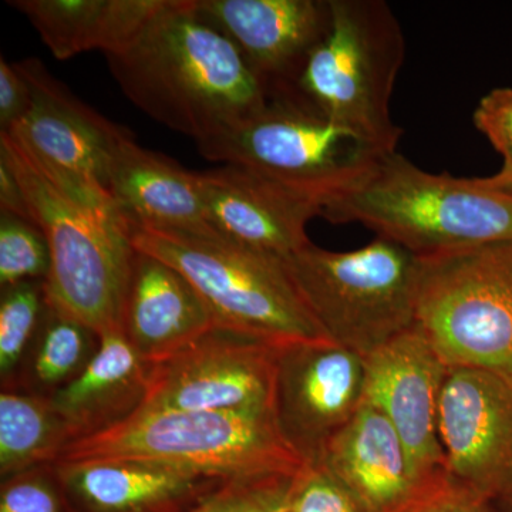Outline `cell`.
I'll return each instance as SVG.
<instances>
[{"instance_id": "34", "label": "cell", "mask_w": 512, "mask_h": 512, "mask_svg": "<svg viewBox=\"0 0 512 512\" xmlns=\"http://www.w3.org/2000/svg\"><path fill=\"white\" fill-rule=\"evenodd\" d=\"M481 180L495 190L512 195V168L503 167L497 174L491 175V177H481Z\"/></svg>"}, {"instance_id": "3", "label": "cell", "mask_w": 512, "mask_h": 512, "mask_svg": "<svg viewBox=\"0 0 512 512\" xmlns=\"http://www.w3.org/2000/svg\"><path fill=\"white\" fill-rule=\"evenodd\" d=\"M320 217L332 224L359 222L419 256L512 241V195L481 177L427 173L397 151L383 154Z\"/></svg>"}, {"instance_id": "5", "label": "cell", "mask_w": 512, "mask_h": 512, "mask_svg": "<svg viewBox=\"0 0 512 512\" xmlns=\"http://www.w3.org/2000/svg\"><path fill=\"white\" fill-rule=\"evenodd\" d=\"M130 229L137 251L173 266L197 289L215 329L275 348L329 340L282 259L221 235L137 225Z\"/></svg>"}, {"instance_id": "21", "label": "cell", "mask_w": 512, "mask_h": 512, "mask_svg": "<svg viewBox=\"0 0 512 512\" xmlns=\"http://www.w3.org/2000/svg\"><path fill=\"white\" fill-rule=\"evenodd\" d=\"M64 493L84 512H156L217 481L133 460L56 463Z\"/></svg>"}, {"instance_id": "22", "label": "cell", "mask_w": 512, "mask_h": 512, "mask_svg": "<svg viewBox=\"0 0 512 512\" xmlns=\"http://www.w3.org/2000/svg\"><path fill=\"white\" fill-rule=\"evenodd\" d=\"M165 0H9L59 60L130 45Z\"/></svg>"}, {"instance_id": "2", "label": "cell", "mask_w": 512, "mask_h": 512, "mask_svg": "<svg viewBox=\"0 0 512 512\" xmlns=\"http://www.w3.org/2000/svg\"><path fill=\"white\" fill-rule=\"evenodd\" d=\"M106 59L134 106L195 143L269 101L237 46L198 15L194 0H165L136 39Z\"/></svg>"}, {"instance_id": "7", "label": "cell", "mask_w": 512, "mask_h": 512, "mask_svg": "<svg viewBox=\"0 0 512 512\" xmlns=\"http://www.w3.org/2000/svg\"><path fill=\"white\" fill-rule=\"evenodd\" d=\"M286 262L303 301L336 345L367 356L416 325L419 255L376 237L349 252L312 242Z\"/></svg>"}, {"instance_id": "33", "label": "cell", "mask_w": 512, "mask_h": 512, "mask_svg": "<svg viewBox=\"0 0 512 512\" xmlns=\"http://www.w3.org/2000/svg\"><path fill=\"white\" fill-rule=\"evenodd\" d=\"M0 212L33 221L25 192L20 187L12 168L2 158H0Z\"/></svg>"}, {"instance_id": "27", "label": "cell", "mask_w": 512, "mask_h": 512, "mask_svg": "<svg viewBox=\"0 0 512 512\" xmlns=\"http://www.w3.org/2000/svg\"><path fill=\"white\" fill-rule=\"evenodd\" d=\"M293 477L229 481L187 512H286Z\"/></svg>"}, {"instance_id": "10", "label": "cell", "mask_w": 512, "mask_h": 512, "mask_svg": "<svg viewBox=\"0 0 512 512\" xmlns=\"http://www.w3.org/2000/svg\"><path fill=\"white\" fill-rule=\"evenodd\" d=\"M278 352L268 343L211 329L177 352L147 363L141 407L274 413Z\"/></svg>"}, {"instance_id": "8", "label": "cell", "mask_w": 512, "mask_h": 512, "mask_svg": "<svg viewBox=\"0 0 512 512\" xmlns=\"http://www.w3.org/2000/svg\"><path fill=\"white\" fill-rule=\"evenodd\" d=\"M419 259L416 325L441 359L512 380V241Z\"/></svg>"}, {"instance_id": "9", "label": "cell", "mask_w": 512, "mask_h": 512, "mask_svg": "<svg viewBox=\"0 0 512 512\" xmlns=\"http://www.w3.org/2000/svg\"><path fill=\"white\" fill-rule=\"evenodd\" d=\"M197 146L207 160L249 168L322 208L352 190L387 154L296 96L269 100L255 116Z\"/></svg>"}, {"instance_id": "4", "label": "cell", "mask_w": 512, "mask_h": 512, "mask_svg": "<svg viewBox=\"0 0 512 512\" xmlns=\"http://www.w3.org/2000/svg\"><path fill=\"white\" fill-rule=\"evenodd\" d=\"M133 460L207 480L293 477L305 461L274 413L195 412L140 407L109 429L64 448L57 463Z\"/></svg>"}, {"instance_id": "32", "label": "cell", "mask_w": 512, "mask_h": 512, "mask_svg": "<svg viewBox=\"0 0 512 512\" xmlns=\"http://www.w3.org/2000/svg\"><path fill=\"white\" fill-rule=\"evenodd\" d=\"M483 501L473 495L447 484L446 487L424 498L409 512H484L481 510Z\"/></svg>"}, {"instance_id": "24", "label": "cell", "mask_w": 512, "mask_h": 512, "mask_svg": "<svg viewBox=\"0 0 512 512\" xmlns=\"http://www.w3.org/2000/svg\"><path fill=\"white\" fill-rule=\"evenodd\" d=\"M37 336L33 376L40 386L56 390L82 372L93 356H89L92 338H99L92 329L47 302Z\"/></svg>"}, {"instance_id": "17", "label": "cell", "mask_w": 512, "mask_h": 512, "mask_svg": "<svg viewBox=\"0 0 512 512\" xmlns=\"http://www.w3.org/2000/svg\"><path fill=\"white\" fill-rule=\"evenodd\" d=\"M319 463L342 481L363 512H409L443 488L420 480L392 423L365 402Z\"/></svg>"}, {"instance_id": "1", "label": "cell", "mask_w": 512, "mask_h": 512, "mask_svg": "<svg viewBox=\"0 0 512 512\" xmlns=\"http://www.w3.org/2000/svg\"><path fill=\"white\" fill-rule=\"evenodd\" d=\"M0 158L49 245L46 302L97 336L124 332L136 248L109 190L47 163L12 133H0Z\"/></svg>"}, {"instance_id": "15", "label": "cell", "mask_w": 512, "mask_h": 512, "mask_svg": "<svg viewBox=\"0 0 512 512\" xmlns=\"http://www.w3.org/2000/svg\"><path fill=\"white\" fill-rule=\"evenodd\" d=\"M200 177L208 221L221 237L282 261L311 244L306 227L322 214L319 201L239 165Z\"/></svg>"}, {"instance_id": "28", "label": "cell", "mask_w": 512, "mask_h": 512, "mask_svg": "<svg viewBox=\"0 0 512 512\" xmlns=\"http://www.w3.org/2000/svg\"><path fill=\"white\" fill-rule=\"evenodd\" d=\"M288 512H363L352 493L323 466L305 463L293 477Z\"/></svg>"}, {"instance_id": "26", "label": "cell", "mask_w": 512, "mask_h": 512, "mask_svg": "<svg viewBox=\"0 0 512 512\" xmlns=\"http://www.w3.org/2000/svg\"><path fill=\"white\" fill-rule=\"evenodd\" d=\"M49 269V245L35 222L0 212L2 288L25 281H45Z\"/></svg>"}, {"instance_id": "35", "label": "cell", "mask_w": 512, "mask_h": 512, "mask_svg": "<svg viewBox=\"0 0 512 512\" xmlns=\"http://www.w3.org/2000/svg\"><path fill=\"white\" fill-rule=\"evenodd\" d=\"M504 500H507L512 507V493L508 494L507 497H504Z\"/></svg>"}, {"instance_id": "30", "label": "cell", "mask_w": 512, "mask_h": 512, "mask_svg": "<svg viewBox=\"0 0 512 512\" xmlns=\"http://www.w3.org/2000/svg\"><path fill=\"white\" fill-rule=\"evenodd\" d=\"M0 512H62V504L55 487L36 468L3 484Z\"/></svg>"}, {"instance_id": "25", "label": "cell", "mask_w": 512, "mask_h": 512, "mask_svg": "<svg viewBox=\"0 0 512 512\" xmlns=\"http://www.w3.org/2000/svg\"><path fill=\"white\" fill-rule=\"evenodd\" d=\"M46 308L45 281L3 288L0 301V370L10 375L37 335Z\"/></svg>"}, {"instance_id": "13", "label": "cell", "mask_w": 512, "mask_h": 512, "mask_svg": "<svg viewBox=\"0 0 512 512\" xmlns=\"http://www.w3.org/2000/svg\"><path fill=\"white\" fill-rule=\"evenodd\" d=\"M448 366L419 326L365 356V400L392 423L417 476L430 488L448 484L439 437V404Z\"/></svg>"}, {"instance_id": "18", "label": "cell", "mask_w": 512, "mask_h": 512, "mask_svg": "<svg viewBox=\"0 0 512 512\" xmlns=\"http://www.w3.org/2000/svg\"><path fill=\"white\" fill-rule=\"evenodd\" d=\"M107 190L130 225L220 235L208 221L200 173L138 146L130 133L114 150Z\"/></svg>"}, {"instance_id": "23", "label": "cell", "mask_w": 512, "mask_h": 512, "mask_svg": "<svg viewBox=\"0 0 512 512\" xmlns=\"http://www.w3.org/2000/svg\"><path fill=\"white\" fill-rule=\"evenodd\" d=\"M74 437L49 396L3 392L0 396V473L3 477L56 464Z\"/></svg>"}, {"instance_id": "29", "label": "cell", "mask_w": 512, "mask_h": 512, "mask_svg": "<svg viewBox=\"0 0 512 512\" xmlns=\"http://www.w3.org/2000/svg\"><path fill=\"white\" fill-rule=\"evenodd\" d=\"M473 121L503 156L504 167L512 168V87L485 94L474 111Z\"/></svg>"}, {"instance_id": "11", "label": "cell", "mask_w": 512, "mask_h": 512, "mask_svg": "<svg viewBox=\"0 0 512 512\" xmlns=\"http://www.w3.org/2000/svg\"><path fill=\"white\" fill-rule=\"evenodd\" d=\"M448 483L478 500L512 493V380L448 367L439 404Z\"/></svg>"}, {"instance_id": "19", "label": "cell", "mask_w": 512, "mask_h": 512, "mask_svg": "<svg viewBox=\"0 0 512 512\" xmlns=\"http://www.w3.org/2000/svg\"><path fill=\"white\" fill-rule=\"evenodd\" d=\"M211 329V313L190 281L173 266L136 249L124 333L141 359L156 362Z\"/></svg>"}, {"instance_id": "6", "label": "cell", "mask_w": 512, "mask_h": 512, "mask_svg": "<svg viewBox=\"0 0 512 512\" xmlns=\"http://www.w3.org/2000/svg\"><path fill=\"white\" fill-rule=\"evenodd\" d=\"M330 8L328 35L292 96L382 153H393L403 134L390 114L406 57L402 26L384 0H330Z\"/></svg>"}, {"instance_id": "12", "label": "cell", "mask_w": 512, "mask_h": 512, "mask_svg": "<svg viewBox=\"0 0 512 512\" xmlns=\"http://www.w3.org/2000/svg\"><path fill=\"white\" fill-rule=\"evenodd\" d=\"M365 400V357L323 342L279 348L274 416L279 431L305 463L326 447Z\"/></svg>"}, {"instance_id": "16", "label": "cell", "mask_w": 512, "mask_h": 512, "mask_svg": "<svg viewBox=\"0 0 512 512\" xmlns=\"http://www.w3.org/2000/svg\"><path fill=\"white\" fill-rule=\"evenodd\" d=\"M15 64L32 87V103L9 133L59 170L107 188L114 150L130 131L74 97L39 60Z\"/></svg>"}, {"instance_id": "20", "label": "cell", "mask_w": 512, "mask_h": 512, "mask_svg": "<svg viewBox=\"0 0 512 512\" xmlns=\"http://www.w3.org/2000/svg\"><path fill=\"white\" fill-rule=\"evenodd\" d=\"M146 380L147 363L126 333H104L82 372L49 400L76 441L136 413L144 403Z\"/></svg>"}, {"instance_id": "31", "label": "cell", "mask_w": 512, "mask_h": 512, "mask_svg": "<svg viewBox=\"0 0 512 512\" xmlns=\"http://www.w3.org/2000/svg\"><path fill=\"white\" fill-rule=\"evenodd\" d=\"M32 87L15 63L0 60V133H9L28 114Z\"/></svg>"}, {"instance_id": "36", "label": "cell", "mask_w": 512, "mask_h": 512, "mask_svg": "<svg viewBox=\"0 0 512 512\" xmlns=\"http://www.w3.org/2000/svg\"><path fill=\"white\" fill-rule=\"evenodd\" d=\"M286 512H288V511H286Z\"/></svg>"}, {"instance_id": "14", "label": "cell", "mask_w": 512, "mask_h": 512, "mask_svg": "<svg viewBox=\"0 0 512 512\" xmlns=\"http://www.w3.org/2000/svg\"><path fill=\"white\" fill-rule=\"evenodd\" d=\"M237 46L269 100L292 96L332 22L330 0H194Z\"/></svg>"}]
</instances>
